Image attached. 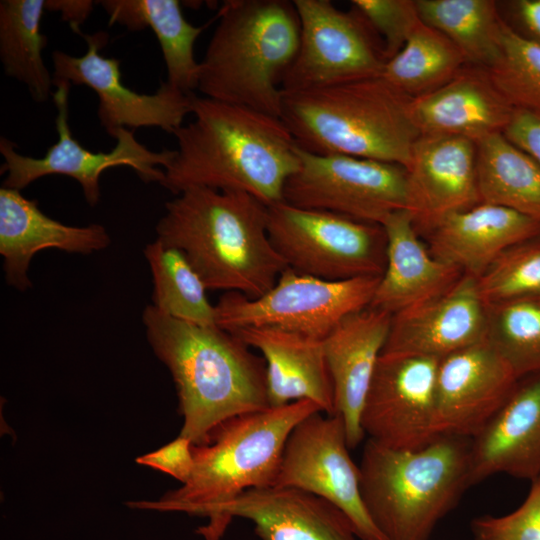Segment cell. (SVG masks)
<instances>
[{
    "label": "cell",
    "instance_id": "1",
    "mask_svg": "<svg viewBox=\"0 0 540 540\" xmlns=\"http://www.w3.org/2000/svg\"><path fill=\"white\" fill-rule=\"evenodd\" d=\"M192 115L173 133L163 187L175 195L193 187L242 192L267 206L283 201L299 158L281 118L204 96L194 97Z\"/></svg>",
    "mask_w": 540,
    "mask_h": 540
},
{
    "label": "cell",
    "instance_id": "2",
    "mask_svg": "<svg viewBox=\"0 0 540 540\" xmlns=\"http://www.w3.org/2000/svg\"><path fill=\"white\" fill-rule=\"evenodd\" d=\"M146 337L176 386L180 436L207 442L225 420L269 407L265 360L235 334L165 315L151 304L142 314Z\"/></svg>",
    "mask_w": 540,
    "mask_h": 540
},
{
    "label": "cell",
    "instance_id": "3",
    "mask_svg": "<svg viewBox=\"0 0 540 540\" xmlns=\"http://www.w3.org/2000/svg\"><path fill=\"white\" fill-rule=\"evenodd\" d=\"M267 213L249 194L193 187L165 204L156 239L180 249L208 290L254 299L287 268L270 241Z\"/></svg>",
    "mask_w": 540,
    "mask_h": 540
},
{
    "label": "cell",
    "instance_id": "4",
    "mask_svg": "<svg viewBox=\"0 0 540 540\" xmlns=\"http://www.w3.org/2000/svg\"><path fill=\"white\" fill-rule=\"evenodd\" d=\"M319 411L315 402L299 400L231 417L210 432L206 443L193 444L194 465L185 483L155 501L126 505L207 517L201 528H209L220 509L244 491L274 485L290 432Z\"/></svg>",
    "mask_w": 540,
    "mask_h": 540
},
{
    "label": "cell",
    "instance_id": "5",
    "mask_svg": "<svg viewBox=\"0 0 540 540\" xmlns=\"http://www.w3.org/2000/svg\"><path fill=\"white\" fill-rule=\"evenodd\" d=\"M200 61L204 97L281 117V81L299 48L293 1L228 0Z\"/></svg>",
    "mask_w": 540,
    "mask_h": 540
},
{
    "label": "cell",
    "instance_id": "6",
    "mask_svg": "<svg viewBox=\"0 0 540 540\" xmlns=\"http://www.w3.org/2000/svg\"><path fill=\"white\" fill-rule=\"evenodd\" d=\"M411 98L381 76L283 92L281 119L302 150L408 167L420 136Z\"/></svg>",
    "mask_w": 540,
    "mask_h": 540
},
{
    "label": "cell",
    "instance_id": "7",
    "mask_svg": "<svg viewBox=\"0 0 540 540\" xmlns=\"http://www.w3.org/2000/svg\"><path fill=\"white\" fill-rule=\"evenodd\" d=\"M469 438L438 435L415 449L367 439L360 462L361 495L384 540H428L458 503L469 480Z\"/></svg>",
    "mask_w": 540,
    "mask_h": 540
},
{
    "label": "cell",
    "instance_id": "8",
    "mask_svg": "<svg viewBox=\"0 0 540 540\" xmlns=\"http://www.w3.org/2000/svg\"><path fill=\"white\" fill-rule=\"evenodd\" d=\"M267 231L286 266L300 274L341 281L385 270L387 238L379 224L281 201L268 206Z\"/></svg>",
    "mask_w": 540,
    "mask_h": 540
},
{
    "label": "cell",
    "instance_id": "9",
    "mask_svg": "<svg viewBox=\"0 0 540 540\" xmlns=\"http://www.w3.org/2000/svg\"><path fill=\"white\" fill-rule=\"evenodd\" d=\"M380 278L330 281L287 267L258 298L224 293L215 304L216 325L228 332L276 327L324 339L344 317L370 305Z\"/></svg>",
    "mask_w": 540,
    "mask_h": 540
},
{
    "label": "cell",
    "instance_id": "10",
    "mask_svg": "<svg viewBox=\"0 0 540 540\" xmlns=\"http://www.w3.org/2000/svg\"><path fill=\"white\" fill-rule=\"evenodd\" d=\"M300 23L299 48L281 81L282 92L316 89L379 77L384 46L364 16L330 0H293Z\"/></svg>",
    "mask_w": 540,
    "mask_h": 540
},
{
    "label": "cell",
    "instance_id": "11",
    "mask_svg": "<svg viewBox=\"0 0 540 540\" xmlns=\"http://www.w3.org/2000/svg\"><path fill=\"white\" fill-rule=\"evenodd\" d=\"M299 167L287 180L283 201L382 225L407 206V169L399 164L297 146Z\"/></svg>",
    "mask_w": 540,
    "mask_h": 540
},
{
    "label": "cell",
    "instance_id": "12",
    "mask_svg": "<svg viewBox=\"0 0 540 540\" xmlns=\"http://www.w3.org/2000/svg\"><path fill=\"white\" fill-rule=\"evenodd\" d=\"M52 99L57 109V141L46 153L35 158L16 151V145L6 137L0 138V153L4 159L1 173H6L3 187L22 190L32 182L48 175H65L75 179L81 186L84 198L90 206L100 200V177L112 167L132 168L141 180L161 183L163 169L173 157L174 149L159 152L141 144L133 131L119 129L113 136L116 145L109 152H91L73 138L69 125L68 96L72 86L66 81L53 82Z\"/></svg>",
    "mask_w": 540,
    "mask_h": 540
},
{
    "label": "cell",
    "instance_id": "13",
    "mask_svg": "<svg viewBox=\"0 0 540 540\" xmlns=\"http://www.w3.org/2000/svg\"><path fill=\"white\" fill-rule=\"evenodd\" d=\"M315 412L290 432L274 485L311 492L338 507L360 540H384L361 495L360 469L349 454L342 418Z\"/></svg>",
    "mask_w": 540,
    "mask_h": 540
},
{
    "label": "cell",
    "instance_id": "14",
    "mask_svg": "<svg viewBox=\"0 0 540 540\" xmlns=\"http://www.w3.org/2000/svg\"><path fill=\"white\" fill-rule=\"evenodd\" d=\"M88 49L83 56L54 51L53 82L84 85L98 96V118L111 137L122 128L157 127L173 134L192 114L195 93H185L162 82L153 94L136 92L122 82L120 61L100 54L108 35L81 34Z\"/></svg>",
    "mask_w": 540,
    "mask_h": 540
},
{
    "label": "cell",
    "instance_id": "15",
    "mask_svg": "<svg viewBox=\"0 0 540 540\" xmlns=\"http://www.w3.org/2000/svg\"><path fill=\"white\" fill-rule=\"evenodd\" d=\"M438 359L381 355L361 412V427L375 442L393 449H415L434 433Z\"/></svg>",
    "mask_w": 540,
    "mask_h": 540
},
{
    "label": "cell",
    "instance_id": "16",
    "mask_svg": "<svg viewBox=\"0 0 540 540\" xmlns=\"http://www.w3.org/2000/svg\"><path fill=\"white\" fill-rule=\"evenodd\" d=\"M517 381L487 339L439 359L435 435L473 438L504 404Z\"/></svg>",
    "mask_w": 540,
    "mask_h": 540
},
{
    "label": "cell",
    "instance_id": "17",
    "mask_svg": "<svg viewBox=\"0 0 540 540\" xmlns=\"http://www.w3.org/2000/svg\"><path fill=\"white\" fill-rule=\"evenodd\" d=\"M251 521L261 540H360L348 517L329 501L302 489L271 485L244 491L219 511L204 540H221L233 518Z\"/></svg>",
    "mask_w": 540,
    "mask_h": 540
},
{
    "label": "cell",
    "instance_id": "18",
    "mask_svg": "<svg viewBox=\"0 0 540 540\" xmlns=\"http://www.w3.org/2000/svg\"><path fill=\"white\" fill-rule=\"evenodd\" d=\"M407 169V206L426 233L444 217L480 203L477 144L454 136H419Z\"/></svg>",
    "mask_w": 540,
    "mask_h": 540
},
{
    "label": "cell",
    "instance_id": "19",
    "mask_svg": "<svg viewBox=\"0 0 540 540\" xmlns=\"http://www.w3.org/2000/svg\"><path fill=\"white\" fill-rule=\"evenodd\" d=\"M486 307L476 278L467 274L449 290L392 315L381 355L441 359L486 339Z\"/></svg>",
    "mask_w": 540,
    "mask_h": 540
},
{
    "label": "cell",
    "instance_id": "20",
    "mask_svg": "<svg viewBox=\"0 0 540 540\" xmlns=\"http://www.w3.org/2000/svg\"><path fill=\"white\" fill-rule=\"evenodd\" d=\"M499 473L529 481L540 475V372L519 378L504 404L470 440V485Z\"/></svg>",
    "mask_w": 540,
    "mask_h": 540
},
{
    "label": "cell",
    "instance_id": "21",
    "mask_svg": "<svg viewBox=\"0 0 540 540\" xmlns=\"http://www.w3.org/2000/svg\"><path fill=\"white\" fill-rule=\"evenodd\" d=\"M391 320V313L368 306L344 317L323 339L334 390L335 414L345 424L350 449L365 436L361 412Z\"/></svg>",
    "mask_w": 540,
    "mask_h": 540
},
{
    "label": "cell",
    "instance_id": "22",
    "mask_svg": "<svg viewBox=\"0 0 540 540\" xmlns=\"http://www.w3.org/2000/svg\"><path fill=\"white\" fill-rule=\"evenodd\" d=\"M111 243L100 224L70 226L44 214L37 201L25 198L20 190L0 189V255L8 285L25 291L32 283L28 276L33 256L43 249L91 254Z\"/></svg>",
    "mask_w": 540,
    "mask_h": 540
},
{
    "label": "cell",
    "instance_id": "23",
    "mask_svg": "<svg viewBox=\"0 0 540 540\" xmlns=\"http://www.w3.org/2000/svg\"><path fill=\"white\" fill-rule=\"evenodd\" d=\"M420 136H454L478 142L503 133L514 108L485 68L466 64L438 89L411 99Z\"/></svg>",
    "mask_w": 540,
    "mask_h": 540
},
{
    "label": "cell",
    "instance_id": "24",
    "mask_svg": "<svg viewBox=\"0 0 540 540\" xmlns=\"http://www.w3.org/2000/svg\"><path fill=\"white\" fill-rule=\"evenodd\" d=\"M231 333L262 353L269 407L311 400L327 415L335 414L323 339L276 327H248Z\"/></svg>",
    "mask_w": 540,
    "mask_h": 540
},
{
    "label": "cell",
    "instance_id": "25",
    "mask_svg": "<svg viewBox=\"0 0 540 540\" xmlns=\"http://www.w3.org/2000/svg\"><path fill=\"white\" fill-rule=\"evenodd\" d=\"M539 234L540 221L486 203L452 213L424 233L433 256L475 278L503 251Z\"/></svg>",
    "mask_w": 540,
    "mask_h": 540
},
{
    "label": "cell",
    "instance_id": "26",
    "mask_svg": "<svg viewBox=\"0 0 540 540\" xmlns=\"http://www.w3.org/2000/svg\"><path fill=\"white\" fill-rule=\"evenodd\" d=\"M381 226L386 266L369 306L393 315L441 295L463 277L461 269L432 255L407 209L391 213Z\"/></svg>",
    "mask_w": 540,
    "mask_h": 540
},
{
    "label": "cell",
    "instance_id": "27",
    "mask_svg": "<svg viewBox=\"0 0 540 540\" xmlns=\"http://www.w3.org/2000/svg\"><path fill=\"white\" fill-rule=\"evenodd\" d=\"M109 24L130 31L151 28L161 47L171 86L185 93L198 89L200 62L194 45L206 25L194 26L184 17L178 0H101Z\"/></svg>",
    "mask_w": 540,
    "mask_h": 540
},
{
    "label": "cell",
    "instance_id": "28",
    "mask_svg": "<svg viewBox=\"0 0 540 540\" xmlns=\"http://www.w3.org/2000/svg\"><path fill=\"white\" fill-rule=\"evenodd\" d=\"M476 144L480 203L540 221V164L503 133L484 137Z\"/></svg>",
    "mask_w": 540,
    "mask_h": 540
},
{
    "label": "cell",
    "instance_id": "29",
    "mask_svg": "<svg viewBox=\"0 0 540 540\" xmlns=\"http://www.w3.org/2000/svg\"><path fill=\"white\" fill-rule=\"evenodd\" d=\"M46 0L0 1V60L5 74L23 83L36 102L52 97L53 75L42 57L40 32Z\"/></svg>",
    "mask_w": 540,
    "mask_h": 540
},
{
    "label": "cell",
    "instance_id": "30",
    "mask_svg": "<svg viewBox=\"0 0 540 540\" xmlns=\"http://www.w3.org/2000/svg\"><path fill=\"white\" fill-rule=\"evenodd\" d=\"M420 19L452 41L468 65L493 67L501 55L503 19L498 1L416 0Z\"/></svg>",
    "mask_w": 540,
    "mask_h": 540
},
{
    "label": "cell",
    "instance_id": "31",
    "mask_svg": "<svg viewBox=\"0 0 540 540\" xmlns=\"http://www.w3.org/2000/svg\"><path fill=\"white\" fill-rule=\"evenodd\" d=\"M466 64L464 55L452 41L421 22L403 48L386 61L381 77L414 99L447 83Z\"/></svg>",
    "mask_w": 540,
    "mask_h": 540
},
{
    "label": "cell",
    "instance_id": "32",
    "mask_svg": "<svg viewBox=\"0 0 540 540\" xmlns=\"http://www.w3.org/2000/svg\"><path fill=\"white\" fill-rule=\"evenodd\" d=\"M144 256L153 280L152 306L181 321L216 325L208 289L180 249L156 239L145 246Z\"/></svg>",
    "mask_w": 540,
    "mask_h": 540
},
{
    "label": "cell",
    "instance_id": "33",
    "mask_svg": "<svg viewBox=\"0 0 540 540\" xmlns=\"http://www.w3.org/2000/svg\"><path fill=\"white\" fill-rule=\"evenodd\" d=\"M485 307L486 339L516 377L540 372V295Z\"/></svg>",
    "mask_w": 540,
    "mask_h": 540
},
{
    "label": "cell",
    "instance_id": "34",
    "mask_svg": "<svg viewBox=\"0 0 540 540\" xmlns=\"http://www.w3.org/2000/svg\"><path fill=\"white\" fill-rule=\"evenodd\" d=\"M488 71L513 108L540 114L539 45L522 38L504 22L501 55Z\"/></svg>",
    "mask_w": 540,
    "mask_h": 540
},
{
    "label": "cell",
    "instance_id": "35",
    "mask_svg": "<svg viewBox=\"0 0 540 540\" xmlns=\"http://www.w3.org/2000/svg\"><path fill=\"white\" fill-rule=\"evenodd\" d=\"M476 283L485 305L540 295V234L503 251Z\"/></svg>",
    "mask_w": 540,
    "mask_h": 540
},
{
    "label": "cell",
    "instance_id": "36",
    "mask_svg": "<svg viewBox=\"0 0 540 540\" xmlns=\"http://www.w3.org/2000/svg\"><path fill=\"white\" fill-rule=\"evenodd\" d=\"M379 35L386 60L395 56L422 22L416 0H352Z\"/></svg>",
    "mask_w": 540,
    "mask_h": 540
},
{
    "label": "cell",
    "instance_id": "37",
    "mask_svg": "<svg viewBox=\"0 0 540 540\" xmlns=\"http://www.w3.org/2000/svg\"><path fill=\"white\" fill-rule=\"evenodd\" d=\"M470 529L473 540H540V475L531 481L517 509L502 516L476 517Z\"/></svg>",
    "mask_w": 540,
    "mask_h": 540
},
{
    "label": "cell",
    "instance_id": "38",
    "mask_svg": "<svg viewBox=\"0 0 540 540\" xmlns=\"http://www.w3.org/2000/svg\"><path fill=\"white\" fill-rule=\"evenodd\" d=\"M192 448L193 443L179 435L158 450L137 457L136 462L164 472L183 484L188 480L193 469Z\"/></svg>",
    "mask_w": 540,
    "mask_h": 540
},
{
    "label": "cell",
    "instance_id": "39",
    "mask_svg": "<svg viewBox=\"0 0 540 540\" xmlns=\"http://www.w3.org/2000/svg\"><path fill=\"white\" fill-rule=\"evenodd\" d=\"M504 22L519 36L540 46V0L498 1Z\"/></svg>",
    "mask_w": 540,
    "mask_h": 540
},
{
    "label": "cell",
    "instance_id": "40",
    "mask_svg": "<svg viewBox=\"0 0 540 540\" xmlns=\"http://www.w3.org/2000/svg\"><path fill=\"white\" fill-rule=\"evenodd\" d=\"M504 136L540 164V114L514 108Z\"/></svg>",
    "mask_w": 540,
    "mask_h": 540
},
{
    "label": "cell",
    "instance_id": "41",
    "mask_svg": "<svg viewBox=\"0 0 540 540\" xmlns=\"http://www.w3.org/2000/svg\"><path fill=\"white\" fill-rule=\"evenodd\" d=\"M91 0H46V11L58 12L75 33L82 34L80 25L91 14L95 5Z\"/></svg>",
    "mask_w": 540,
    "mask_h": 540
}]
</instances>
